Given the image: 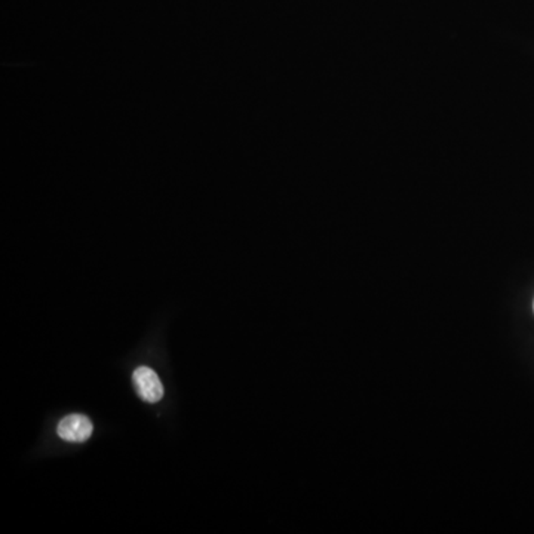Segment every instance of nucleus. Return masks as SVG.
Here are the masks:
<instances>
[{
	"label": "nucleus",
	"instance_id": "nucleus-1",
	"mask_svg": "<svg viewBox=\"0 0 534 534\" xmlns=\"http://www.w3.org/2000/svg\"><path fill=\"white\" fill-rule=\"evenodd\" d=\"M93 422L84 414H70L67 418H63L56 428V432L61 439L75 442V444L88 441L93 435Z\"/></svg>",
	"mask_w": 534,
	"mask_h": 534
},
{
	"label": "nucleus",
	"instance_id": "nucleus-2",
	"mask_svg": "<svg viewBox=\"0 0 534 534\" xmlns=\"http://www.w3.org/2000/svg\"><path fill=\"white\" fill-rule=\"evenodd\" d=\"M134 388L137 390L138 397L146 402L161 401L164 397V386L157 378V374L149 367H140L134 371Z\"/></svg>",
	"mask_w": 534,
	"mask_h": 534
}]
</instances>
